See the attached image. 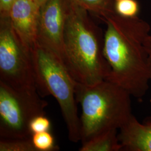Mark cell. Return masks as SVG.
<instances>
[{
    "label": "cell",
    "mask_w": 151,
    "mask_h": 151,
    "mask_svg": "<svg viewBox=\"0 0 151 151\" xmlns=\"http://www.w3.org/2000/svg\"><path fill=\"white\" fill-rule=\"evenodd\" d=\"M104 22V54L110 68L106 80L142 98L146 95L151 81V68L145 42L151 27L138 16L126 17L116 12Z\"/></svg>",
    "instance_id": "cell-1"
},
{
    "label": "cell",
    "mask_w": 151,
    "mask_h": 151,
    "mask_svg": "<svg viewBox=\"0 0 151 151\" xmlns=\"http://www.w3.org/2000/svg\"><path fill=\"white\" fill-rule=\"evenodd\" d=\"M88 12L73 0H67L64 65L75 81L93 85L106 80L110 68L104 54V34Z\"/></svg>",
    "instance_id": "cell-2"
},
{
    "label": "cell",
    "mask_w": 151,
    "mask_h": 151,
    "mask_svg": "<svg viewBox=\"0 0 151 151\" xmlns=\"http://www.w3.org/2000/svg\"><path fill=\"white\" fill-rule=\"evenodd\" d=\"M75 93L82 110V143L109 130L120 129L133 115L132 96L112 82L86 85L76 81Z\"/></svg>",
    "instance_id": "cell-3"
},
{
    "label": "cell",
    "mask_w": 151,
    "mask_h": 151,
    "mask_svg": "<svg viewBox=\"0 0 151 151\" xmlns=\"http://www.w3.org/2000/svg\"><path fill=\"white\" fill-rule=\"evenodd\" d=\"M32 66L38 91L57 101L71 142L81 141V121L76 98L75 79L52 52L37 44L32 50Z\"/></svg>",
    "instance_id": "cell-4"
},
{
    "label": "cell",
    "mask_w": 151,
    "mask_h": 151,
    "mask_svg": "<svg viewBox=\"0 0 151 151\" xmlns=\"http://www.w3.org/2000/svg\"><path fill=\"white\" fill-rule=\"evenodd\" d=\"M48 103L37 88H19L0 81V137L2 139L31 138L29 124L45 115Z\"/></svg>",
    "instance_id": "cell-5"
},
{
    "label": "cell",
    "mask_w": 151,
    "mask_h": 151,
    "mask_svg": "<svg viewBox=\"0 0 151 151\" xmlns=\"http://www.w3.org/2000/svg\"><path fill=\"white\" fill-rule=\"evenodd\" d=\"M0 81L19 88H37L32 52L22 43L9 16L0 17Z\"/></svg>",
    "instance_id": "cell-6"
},
{
    "label": "cell",
    "mask_w": 151,
    "mask_h": 151,
    "mask_svg": "<svg viewBox=\"0 0 151 151\" xmlns=\"http://www.w3.org/2000/svg\"><path fill=\"white\" fill-rule=\"evenodd\" d=\"M67 0H48L40 7L37 43L64 65V30Z\"/></svg>",
    "instance_id": "cell-7"
},
{
    "label": "cell",
    "mask_w": 151,
    "mask_h": 151,
    "mask_svg": "<svg viewBox=\"0 0 151 151\" xmlns=\"http://www.w3.org/2000/svg\"><path fill=\"white\" fill-rule=\"evenodd\" d=\"M39 11L34 0H15L9 14L14 31L31 52L37 44Z\"/></svg>",
    "instance_id": "cell-8"
},
{
    "label": "cell",
    "mask_w": 151,
    "mask_h": 151,
    "mask_svg": "<svg viewBox=\"0 0 151 151\" xmlns=\"http://www.w3.org/2000/svg\"><path fill=\"white\" fill-rule=\"evenodd\" d=\"M119 130L122 151H151V115L140 123L133 115Z\"/></svg>",
    "instance_id": "cell-9"
},
{
    "label": "cell",
    "mask_w": 151,
    "mask_h": 151,
    "mask_svg": "<svg viewBox=\"0 0 151 151\" xmlns=\"http://www.w3.org/2000/svg\"><path fill=\"white\" fill-rule=\"evenodd\" d=\"M118 129H111L93 137L82 143L80 151H122Z\"/></svg>",
    "instance_id": "cell-10"
},
{
    "label": "cell",
    "mask_w": 151,
    "mask_h": 151,
    "mask_svg": "<svg viewBox=\"0 0 151 151\" xmlns=\"http://www.w3.org/2000/svg\"><path fill=\"white\" fill-rule=\"evenodd\" d=\"M73 1L103 22L109 15L116 12L115 10V0Z\"/></svg>",
    "instance_id": "cell-11"
},
{
    "label": "cell",
    "mask_w": 151,
    "mask_h": 151,
    "mask_svg": "<svg viewBox=\"0 0 151 151\" xmlns=\"http://www.w3.org/2000/svg\"><path fill=\"white\" fill-rule=\"evenodd\" d=\"M31 139L37 151H55L60 150V147L55 144L54 136L46 131L34 133Z\"/></svg>",
    "instance_id": "cell-12"
},
{
    "label": "cell",
    "mask_w": 151,
    "mask_h": 151,
    "mask_svg": "<svg viewBox=\"0 0 151 151\" xmlns=\"http://www.w3.org/2000/svg\"><path fill=\"white\" fill-rule=\"evenodd\" d=\"M0 151H37V150L33 145L31 138H1Z\"/></svg>",
    "instance_id": "cell-13"
},
{
    "label": "cell",
    "mask_w": 151,
    "mask_h": 151,
    "mask_svg": "<svg viewBox=\"0 0 151 151\" xmlns=\"http://www.w3.org/2000/svg\"><path fill=\"white\" fill-rule=\"evenodd\" d=\"M139 9V4L136 0H118L115 3L116 13L123 17L137 16Z\"/></svg>",
    "instance_id": "cell-14"
},
{
    "label": "cell",
    "mask_w": 151,
    "mask_h": 151,
    "mask_svg": "<svg viewBox=\"0 0 151 151\" xmlns=\"http://www.w3.org/2000/svg\"><path fill=\"white\" fill-rule=\"evenodd\" d=\"M52 124L48 118L45 115H40L32 120L29 124V131L32 135L34 133L50 131Z\"/></svg>",
    "instance_id": "cell-15"
},
{
    "label": "cell",
    "mask_w": 151,
    "mask_h": 151,
    "mask_svg": "<svg viewBox=\"0 0 151 151\" xmlns=\"http://www.w3.org/2000/svg\"><path fill=\"white\" fill-rule=\"evenodd\" d=\"M15 0H0V17L9 16L11 6Z\"/></svg>",
    "instance_id": "cell-16"
},
{
    "label": "cell",
    "mask_w": 151,
    "mask_h": 151,
    "mask_svg": "<svg viewBox=\"0 0 151 151\" xmlns=\"http://www.w3.org/2000/svg\"><path fill=\"white\" fill-rule=\"evenodd\" d=\"M146 51L148 54V62L151 68V34H149L146 38L145 42Z\"/></svg>",
    "instance_id": "cell-17"
},
{
    "label": "cell",
    "mask_w": 151,
    "mask_h": 151,
    "mask_svg": "<svg viewBox=\"0 0 151 151\" xmlns=\"http://www.w3.org/2000/svg\"><path fill=\"white\" fill-rule=\"evenodd\" d=\"M36 4L38 5L40 7L42 6L44 4H45L48 0H34Z\"/></svg>",
    "instance_id": "cell-18"
},
{
    "label": "cell",
    "mask_w": 151,
    "mask_h": 151,
    "mask_svg": "<svg viewBox=\"0 0 151 151\" xmlns=\"http://www.w3.org/2000/svg\"><path fill=\"white\" fill-rule=\"evenodd\" d=\"M150 103H151V99L150 100Z\"/></svg>",
    "instance_id": "cell-19"
},
{
    "label": "cell",
    "mask_w": 151,
    "mask_h": 151,
    "mask_svg": "<svg viewBox=\"0 0 151 151\" xmlns=\"http://www.w3.org/2000/svg\"><path fill=\"white\" fill-rule=\"evenodd\" d=\"M115 1H118V0H115Z\"/></svg>",
    "instance_id": "cell-20"
}]
</instances>
